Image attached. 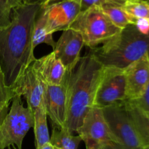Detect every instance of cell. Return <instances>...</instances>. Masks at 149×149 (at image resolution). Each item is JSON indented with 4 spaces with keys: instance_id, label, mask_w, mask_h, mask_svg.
I'll return each mask as SVG.
<instances>
[{
    "instance_id": "44dd1931",
    "label": "cell",
    "mask_w": 149,
    "mask_h": 149,
    "mask_svg": "<svg viewBox=\"0 0 149 149\" xmlns=\"http://www.w3.org/2000/svg\"><path fill=\"white\" fill-rule=\"evenodd\" d=\"M23 4L21 0H0V27L10 24L13 10Z\"/></svg>"
},
{
    "instance_id": "ac0fdd59",
    "label": "cell",
    "mask_w": 149,
    "mask_h": 149,
    "mask_svg": "<svg viewBox=\"0 0 149 149\" xmlns=\"http://www.w3.org/2000/svg\"><path fill=\"white\" fill-rule=\"evenodd\" d=\"M32 43H33V48L34 49L37 45L42 43L51 46L52 49H54L55 43H56V42L54 41L52 33H49L48 31L46 20H45V16L41 12V10L35 21Z\"/></svg>"
},
{
    "instance_id": "1f68e13d",
    "label": "cell",
    "mask_w": 149,
    "mask_h": 149,
    "mask_svg": "<svg viewBox=\"0 0 149 149\" xmlns=\"http://www.w3.org/2000/svg\"><path fill=\"white\" fill-rule=\"evenodd\" d=\"M13 149H17V148H16L15 146H13Z\"/></svg>"
},
{
    "instance_id": "9c48e42d",
    "label": "cell",
    "mask_w": 149,
    "mask_h": 149,
    "mask_svg": "<svg viewBox=\"0 0 149 149\" xmlns=\"http://www.w3.org/2000/svg\"><path fill=\"white\" fill-rule=\"evenodd\" d=\"M69 72L67 71L60 85H46L43 104L47 115L52 122V127L63 129L67 116V85Z\"/></svg>"
},
{
    "instance_id": "f1b7e54d",
    "label": "cell",
    "mask_w": 149,
    "mask_h": 149,
    "mask_svg": "<svg viewBox=\"0 0 149 149\" xmlns=\"http://www.w3.org/2000/svg\"><path fill=\"white\" fill-rule=\"evenodd\" d=\"M23 4H40L43 2L44 0H21Z\"/></svg>"
},
{
    "instance_id": "d4e9b609",
    "label": "cell",
    "mask_w": 149,
    "mask_h": 149,
    "mask_svg": "<svg viewBox=\"0 0 149 149\" xmlns=\"http://www.w3.org/2000/svg\"><path fill=\"white\" fill-rule=\"evenodd\" d=\"M133 102H135L138 106L149 113V84L143 95L139 99L134 100Z\"/></svg>"
},
{
    "instance_id": "d590c367",
    "label": "cell",
    "mask_w": 149,
    "mask_h": 149,
    "mask_svg": "<svg viewBox=\"0 0 149 149\" xmlns=\"http://www.w3.org/2000/svg\"><path fill=\"white\" fill-rule=\"evenodd\" d=\"M148 4H149V3H148Z\"/></svg>"
},
{
    "instance_id": "d6986e66",
    "label": "cell",
    "mask_w": 149,
    "mask_h": 149,
    "mask_svg": "<svg viewBox=\"0 0 149 149\" xmlns=\"http://www.w3.org/2000/svg\"><path fill=\"white\" fill-rule=\"evenodd\" d=\"M105 14L109 17L111 21L119 29H123L127 26L132 24L134 18L128 15L120 7H102Z\"/></svg>"
},
{
    "instance_id": "4fadbf2b",
    "label": "cell",
    "mask_w": 149,
    "mask_h": 149,
    "mask_svg": "<svg viewBox=\"0 0 149 149\" xmlns=\"http://www.w3.org/2000/svg\"><path fill=\"white\" fill-rule=\"evenodd\" d=\"M126 81V100L134 101L143 95L149 84V54L124 69Z\"/></svg>"
},
{
    "instance_id": "cb8c5ba5",
    "label": "cell",
    "mask_w": 149,
    "mask_h": 149,
    "mask_svg": "<svg viewBox=\"0 0 149 149\" xmlns=\"http://www.w3.org/2000/svg\"><path fill=\"white\" fill-rule=\"evenodd\" d=\"M132 25H135L138 30L142 33H149V19L148 17L134 19Z\"/></svg>"
},
{
    "instance_id": "30bf717a",
    "label": "cell",
    "mask_w": 149,
    "mask_h": 149,
    "mask_svg": "<svg viewBox=\"0 0 149 149\" xmlns=\"http://www.w3.org/2000/svg\"><path fill=\"white\" fill-rule=\"evenodd\" d=\"M49 33L53 34L69 28L81 12L80 0H65L48 7H41Z\"/></svg>"
},
{
    "instance_id": "6da1fadb",
    "label": "cell",
    "mask_w": 149,
    "mask_h": 149,
    "mask_svg": "<svg viewBox=\"0 0 149 149\" xmlns=\"http://www.w3.org/2000/svg\"><path fill=\"white\" fill-rule=\"evenodd\" d=\"M40 10V4H21L13 10L10 24L0 27V65L10 88L36 59L32 37Z\"/></svg>"
},
{
    "instance_id": "52a82bcc",
    "label": "cell",
    "mask_w": 149,
    "mask_h": 149,
    "mask_svg": "<svg viewBox=\"0 0 149 149\" xmlns=\"http://www.w3.org/2000/svg\"><path fill=\"white\" fill-rule=\"evenodd\" d=\"M77 133L84 141L86 149H103L114 142L102 109L96 106L87 112Z\"/></svg>"
},
{
    "instance_id": "603a6c76",
    "label": "cell",
    "mask_w": 149,
    "mask_h": 149,
    "mask_svg": "<svg viewBox=\"0 0 149 149\" xmlns=\"http://www.w3.org/2000/svg\"><path fill=\"white\" fill-rule=\"evenodd\" d=\"M15 96V94L13 90L6 85L4 76L0 65V106L10 105V102Z\"/></svg>"
},
{
    "instance_id": "5b68a950",
    "label": "cell",
    "mask_w": 149,
    "mask_h": 149,
    "mask_svg": "<svg viewBox=\"0 0 149 149\" xmlns=\"http://www.w3.org/2000/svg\"><path fill=\"white\" fill-rule=\"evenodd\" d=\"M33 112L24 107L21 96L16 95L12 100L10 111L0 127V149L15 146L22 149V143L29 130L33 127Z\"/></svg>"
},
{
    "instance_id": "277c9868",
    "label": "cell",
    "mask_w": 149,
    "mask_h": 149,
    "mask_svg": "<svg viewBox=\"0 0 149 149\" xmlns=\"http://www.w3.org/2000/svg\"><path fill=\"white\" fill-rule=\"evenodd\" d=\"M68 29L79 32L84 46L91 49L106 43L122 30L116 27L97 6H92L80 12Z\"/></svg>"
},
{
    "instance_id": "8fae6325",
    "label": "cell",
    "mask_w": 149,
    "mask_h": 149,
    "mask_svg": "<svg viewBox=\"0 0 149 149\" xmlns=\"http://www.w3.org/2000/svg\"><path fill=\"white\" fill-rule=\"evenodd\" d=\"M45 86L31 63L11 89L15 95L23 96L26 99L27 106L33 112L43 103Z\"/></svg>"
},
{
    "instance_id": "484cf974",
    "label": "cell",
    "mask_w": 149,
    "mask_h": 149,
    "mask_svg": "<svg viewBox=\"0 0 149 149\" xmlns=\"http://www.w3.org/2000/svg\"><path fill=\"white\" fill-rule=\"evenodd\" d=\"M9 106L10 105H5V106H0V127L5 118L6 115L8 113Z\"/></svg>"
},
{
    "instance_id": "5bb4252c",
    "label": "cell",
    "mask_w": 149,
    "mask_h": 149,
    "mask_svg": "<svg viewBox=\"0 0 149 149\" xmlns=\"http://www.w3.org/2000/svg\"><path fill=\"white\" fill-rule=\"evenodd\" d=\"M35 71L46 85L58 86L62 83L67 71L53 52L32 63Z\"/></svg>"
},
{
    "instance_id": "4316f807",
    "label": "cell",
    "mask_w": 149,
    "mask_h": 149,
    "mask_svg": "<svg viewBox=\"0 0 149 149\" xmlns=\"http://www.w3.org/2000/svg\"><path fill=\"white\" fill-rule=\"evenodd\" d=\"M63 1H65V0H44V1L41 4V7L43 8V7H48V6L51 5V4H55V3H58Z\"/></svg>"
},
{
    "instance_id": "e0dca14e",
    "label": "cell",
    "mask_w": 149,
    "mask_h": 149,
    "mask_svg": "<svg viewBox=\"0 0 149 149\" xmlns=\"http://www.w3.org/2000/svg\"><path fill=\"white\" fill-rule=\"evenodd\" d=\"M81 138L79 135H74L65 129L52 127L49 143L54 147L62 149H77Z\"/></svg>"
},
{
    "instance_id": "9a60e30c",
    "label": "cell",
    "mask_w": 149,
    "mask_h": 149,
    "mask_svg": "<svg viewBox=\"0 0 149 149\" xmlns=\"http://www.w3.org/2000/svg\"><path fill=\"white\" fill-rule=\"evenodd\" d=\"M146 148H149V113L133 101H124Z\"/></svg>"
},
{
    "instance_id": "836d02e7",
    "label": "cell",
    "mask_w": 149,
    "mask_h": 149,
    "mask_svg": "<svg viewBox=\"0 0 149 149\" xmlns=\"http://www.w3.org/2000/svg\"><path fill=\"white\" fill-rule=\"evenodd\" d=\"M148 17V18L149 19V10H148V17Z\"/></svg>"
},
{
    "instance_id": "ba28073f",
    "label": "cell",
    "mask_w": 149,
    "mask_h": 149,
    "mask_svg": "<svg viewBox=\"0 0 149 149\" xmlns=\"http://www.w3.org/2000/svg\"><path fill=\"white\" fill-rule=\"evenodd\" d=\"M126 100V81L123 69L103 66L95 97L94 106L104 108Z\"/></svg>"
},
{
    "instance_id": "7a4b0ae2",
    "label": "cell",
    "mask_w": 149,
    "mask_h": 149,
    "mask_svg": "<svg viewBox=\"0 0 149 149\" xmlns=\"http://www.w3.org/2000/svg\"><path fill=\"white\" fill-rule=\"evenodd\" d=\"M103 66L90 53L80 58L69 72L67 85V116L65 129L74 134L84 116L94 106L95 97L103 74Z\"/></svg>"
},
{
    "instance_id": "8992f818",
    "label": "cell",
    "mask_w": 149,
    "mask_h": 149,
    "mask_svg": "<svg viewBox=\"0 0 149 149\" xmlns=\"http://www.w3.org/2000/svg\"><path fill=\"white\" fill-rule=\"evenodd\" d=\"M113 141L124 149H144L145 146L129 116L125 102L101 108Z\"/></svg>"
},
{
    "instance_id": "e575fe53",
    "label": "cell",
    "mask_w": 149,
    "mask_h": 149,
    "mask_svg": "<svg viewBox=\"0 0 149 149\" xmlns=\"http://www.w3.org/2000/svg\"><path fill=\"white\" fill-rule=\"evenodd\" d=\"M144 149H149V148H144Z\"/></svg>"
},
{
    "instance_id": "4dcf8cb0",
    "label": "cell",
    "mask_w": 149,
    "mask_h": 149,
    "mask_svg": "<svg viewBox=\"0 0 149 149\" xmlns=\"http://www.w3.org/2000/svg\"><path fill=\"white\" fill-rule=\"evenodd\" d=\"M141 1H146V2H147V3H149V0H141Z\"/></svg>"
},
{
    "instance_id": "f546056e",
    "label": "cell",
    "mask_w": 149,
    "mask_h": 149,
    "mask_svg": "<svg viewBox=\"0 0 149 149\" xmlns=\"http://www.w3.org/2000/svg\"><path fill=\"white\" fill-rule=\"evenodd\" d=\"M38 149H54V146L50 143H47L45 145H44L43 146H42L41 148Z\"/></svg>"
},
{
    "instance_id": "7402d4cb",
    "label": "cell",
    "mask_w": 149,
    "mask_h": 149,
    "mask_svg": "<svg viewBox=\"0 0 149 149\" xmlns=\"http://www.w3.org/2000/svg\"><path fill=\"white\" fill-rule=\"evenodd\" d=\"M125 1L126 0H80V7L81 11H84L92 6L122 7Z\"/></svg>"
},
{
    "instance_id": "83f0119b",
    "label": "cell",
    "mask_w": 149,
    "mask_h": 149,
    "mask_svg": "<svg viewBox=\"0 0 149 149\" xmlns=\"http://www.w3.org/2000/svg\"><path fill=\"white\" fill-rule=\"evenodd\" d=\"M103 149H124V148L118 143H116L114 142H111L109 144H108V145L106 146Z\"/></svg>"
},
{
    "instance_id": "d6a6232c",
    "label": "cell",
    "mask_w": 149,
    "mask_h": 149,
    "mask_svg": "<svg viewBox=\"0 0 149 149\" xmlns=\"http://www.w3.org/2000/svg\"><path fill=\"white\" fill-rule=\"evenodd\" d=\"M54 149H62V148H57V147H54Z\"/></svg>"
},
{
    "instance_id": "7c38bea8",
    "label": "cell",
    "mask_w": 149,
    "mask_h": 149,
    "mask_svg": "<svg viewBox=\"0 0 149 149\" xmlns=\"http://www.w3.org/2000/svg\"><path fill=\"white\" fill-rule=\"evenodd\" d=\"M84 46L81 33L74 29H68L63 31L52 52L61 61L66 71L71 72L79 61L80 52Z\"/></svg>"
},
{
    "instance_id": "3957f363",
    "label": "cell",
    "mask_w": 149,
    "mask_h": 149,
    "mask_svg": "<svg viewBox=\"0 0 149 149\" xmlns=\"http://www.w3.org/2000/svg\"><path fill=\"white\" fill-rule=\"evenodd\" d=\"M89 53L103 66L124 70L149 54V33H142L135 25L130 24L103 46L92 48Z\"/></svg>"
},
{
    "instance_id": "2e32d148",
    "label": "cell",
    "mask_w": 149,
    "mask_h": 149,
    "mask_svg": "<svg viewBox=\"0 0 149 149\" xmlns=\"http://www.w3.org/2000/svg\"><path fill=\"white\" fill-rule=\"evenodd\" d=\"M47 117V115L45 111L44 104L42 103L33 111V130L35 135L36 149L41 148L46 143H49V135Z\"/></svg>"
},
{
    "instance_id": "ffe728a7",
    "label": "cell",
    "mask_w": 149,
    "mask_h": 149,
    "mask_svg": "<svg viewBox=\"0 0 149 149\" xmlns=\"http://www.w3.org/2000/svg\"><path fill=\"white\" fill-rule=\"evenodd\" d=\"M122 8L132 18H143L148 17L149 4L141 0H126Z\"/></svg>"
}]
</instances>
